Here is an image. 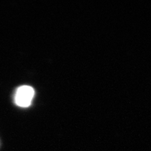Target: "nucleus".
Listing matches in <instances>:
<instances>
[{
  "label": "nucleus",
  "instance_id": "nucleus-1",
  "mask_svg": "<svg viewBox=\"0 0 151 151\" xmlns=\"http://www.w3.org/2000/svg\"><path fill=\"white\" fill-rule=\"evenodd\" d=\"M35 97V90L32 86H19L14 92V101L18 107L28 108L31 105Z\"/></svg>",
  "mask_w": 151,
  "mask_h": 151
}]
</instances>
